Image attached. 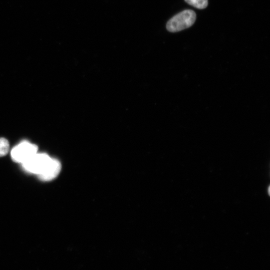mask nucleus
<instances>
[{
  "instance_id": "3",
  "label": "nucleus",
  "mask_w": 270,
  "mask_h": 270,
  "mask_svg": "<svg viewBox=\"0 0 270 270\" xmlns=\"http://www.w3.org/2000/svg\"><path fill=\"white\" fill-rule=\"evenodd\" d=\"M38 149L36 145L23 141L12 150V159L15 162L22 164L37 153Z\"/></svg>"
},
{
  "instance_id": "6",
  "label": "nucleus",
  "mask_w": 270,
  "mask_h": 270,
  "mask_svg": "<svg viewBox=\"0 0 270 270\" xmlns=\"http://www.w3.org/2000/svg\"><path fill=\"white\" fill-rule=\"evenodd\" d=\"M10 149V145L8 141L3 138H0V157L6 155Z\"/></svg>"
},
{
  "instance_id": "5",
  "label": "nucleus",
  "mask_w": 270,
  "mask_h": 270,
  "mask_svg": "<svg viewBox=\"0 0 270 270\" xmlns=\"http://www.w3.org/2000/svg\"><path fill=\"white\" fill-rule=\"evenodd\" d=\"M188 4L199 9L206 8L208 5V0H185Z\"/></svg>"
},
{
  "instance_id": "4",
  "label": "nucleus",
  "mask_w": 270,
  "mask_h": 270,
  "mask_svg": "<svg viewBox=\"0 0 270 270\" xmlns=\"http://www.w3.org/2000/svg\"><path fill=\"white\" fill-rule=\"evenodd\" d=\"M61 170V164L59 160L52 159L45 170L38 176L43 181H50L56 178Z\"/></svg>"
},
{
  "instance_id": "1",
  "label": "nucleus",
  "mask_w": 270,
  "mask_h": 270,
  "mask_svg": "<svg viewBox=\"0 0 270 270\" xmlns=\"http://www.w3.org/2000/svg\"><path fill=\"white\" fill-rule=\"evenodd\" d=\"M196 20V14L191 10L183 11L172 18L167 24V29L177 32L191 27Z\"/></svg>"
},
{
  "instance_id": "2",
  "label": "nucleus",
  "mask_w": 270,
  "mask_h": 270,
  "mask_svg": "<svg viewBox=\"0 0 270 270\" xmlns=\"http://www.w3.org/2000/svg\"><path fill=\"white\" fill-rule=\"evenodd\" d=\"M51 159L47 154L37 153L22 164L26 171L39 175L45 170Z\"/></svg>"
}]
</instances>
